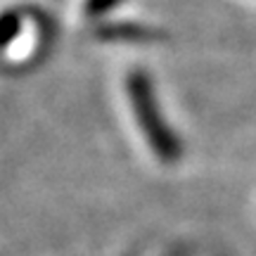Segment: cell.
<instances>
[{"mask_svg":"<svg viewBox=\"0 0 256 256\" xmlns=\"http://www.w3.org/2000/svg\"><path fill=\"white\" fill-rule=\"evenodd\" d=\"M19 26H22V19H19L17 12H5V14H0V50L17 36Z\"/></svg>","mask_w":256,"mask_h":256,"instance_id":"2","label":"cell"},{"mask_svg":"<svg viewBox=\"0 0 256 256\" xmlns=\"http://www.w3.org/2000/svg\"><path fill=\"white\" fill-rule=\"evenodd\" d=\"M126 92L130 110L136 114L138 126L145 136L150 150L159 156V162L164 164H176L180 159V142L171 128L166 126L159 102H156L154 88L147 78V74L142 72H130L126 78Z\"/></svg>","mask_w":256,"mask_h":256,"instance_id":"1","label":"cell"},{"mask_svg":"<svg viewBox=\"0 0 256 256\" xmlns=\"http://www.w3.org/2000/svg\"><path fill=\"white\" fill-rule=\"evenodd\" d=\"M121 0H86V14L95 17V14H104L112 8H116Z\"/></svg>","mask_w":256,"mask_h":256,"instance_id":"3","label":"cell"}]
</instances>
